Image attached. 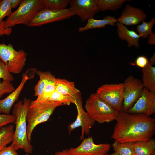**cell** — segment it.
<instances>
[{
    "instance_id": "1",
    "label": "cell",
    "mask_w": 155,
    "mask_h": 155,
    "mask_svg": "<svg viewBox=\"0 0 155 155\" xmlns=\"http://www.w3.org/2000/svg\"><path fill=\"white\" fill-rule=\"evenodd\" d=\"M111 138L120 143L148 141L155 131V120L143 113L120 112Z\"/></svg>"
},
{
    "instance_id": "2",
    "label": "cell",
    "mask_w": 155,
    "mask_h": 155,
    "mask_svg": "<svg viewBox=\"0 0 155 155\" xmlns=\"http://www.w3.org/2000/svg\"><path fill=\"white\" fill-rule=\"evenodd\" d=\"M31 100L24 98L13 105V113L16 117V128L10 146L17 150L23 149L27 154L32 153L33 148L27 136L26 117L28 110Z\"/></svg>"
},
{
    "instance_id": "3",
    "label": "cell",
    "mask_w": 155,
    "mask_h": 155,
    "mask_svg": "<svg viewBox=\"0 0 155 155\" xmlns=\"http://www.w3.org/2000/svg\"><path fill=\"white\" fill-rule=\"evenodd\" d=\"M63 105L57 102L31 100L26 117L27 136L30 143L34 128L39 124L47 121L55 109Z\"/></svg>"
},
{
    "instance_id": "4",
    "label": "cell",
    "mask_w": 155,
    "mask_h": 155,
    "mask_svg": "<svg viewBox=\"0 0 155 155\" xmlns=\"http://www.w3.org/2000/svg\"><path fill=\"white\" fill-rule=\"evenodd\" d=\"M85 108L90 117L100 124L116 121L120 112L103 100L96 93H92L86 100Z\"/></svg>"
},
{
    "instance_id": "5",
    "label": "cell",
    "mask_w": 155,
    "mask_h": 155,
    "mask_svg": "<svg viewBox=\"0 0 155 155\" xmlns=\"http://www.w3.org/2000/svg\"><path fill=\"white\" fill-rule=\"evenodd\" d=\"M42 0H23L17 9L4 22V29L11 28L18 24L28 26L35 14L44 8Z\"/></svg>"
},
{
    "instance_id": "6",
    "label": "cell",
    "mask_w": 155,
    "mask_h": 155,
    "mask_svg": "<svg viewBox=\"0 0 155 155\" xmlns=\"http://www.w3.org/2000/svg\"><path fill=\"white\" fill-rule=\"evenodd\" d=\"M27 56L24 50L17 51L11 44L0 43V59L11 73H21L25 65Z\"/></svg>"
},
{
    "instance_id": "7",
    "label": "cell",
    "mask_w": 155,
    "mask_h": 155,
    "mask_svg": "<svg viewBox=\"0 0 155 155\" xmlns=\"http://www.w3.org/2000/svg\"><path fill=\"white\" fill-rule=\"evenodd\" d=\"M123 83V100L121 111L127 112L139 98L144 87L141 80L131 75L126 78Z\"/></svg>"
},
{
    "instance_id": "8",
    "label": "cell",
    "mask_w": 155,
    "mask_h": 155,
    "mask_svg": "<svg viewBox=\"0 0 155 155\" xmlns=\"http://www.w3.org/2000/svg\"><path fill=\"white\" fill-rule=\"evenodd\" d=\"M123 83L105 84L97 89L96 94L100 98L119 112L123 100Z\"/></svg>"
},
{
    "instance_id": "9",
    "label": "cell",
    "mask_w": 155,
    "mask_h": 155,
    "mask_svg": "<svg viewBox=\"0 0 155 155\" xmlns=\"http://www.w3.org/2000/svg\"><path fill=\"white\" fill-rule=\"evenodd\" d=\"M75 15L70 8L55 10L43 8L38 12L28 26H39L46 24L69 18Z\"/></svg>"
},
{
    "instance_id": "10",
    "label": "cell",
    "mask_w": 155,
    "mask_h": 155,
    "mask_svg": "<svg viewBox=\"0 0 155 155\" xmlns=\"http://www.w3.org/2000/svg\"><path fill=\"white\" fill-rule=\"evenodd\" d=\"M71 9L82 22L90 18H94L100 11L98 0H72L69 3Z\"/></svg>"
},
{
    "instance_id": "11",
    "label": "cell",
    "mask_w": 155,
    "mask_h": 155,
    "mask_svg": "<svg viewBox=\"0 0 155 155\" xmlns=\"http://www.w3.org/2000/svg\"><path fill=\"white\" fill-rule=\"evenodd\" d=\"M110 148L109 144H95L92 137H89L84 139L76 148L69 149L70 155H105Z\"/></svg>"
},
{
    "instance_id": "12",
    "label": "cell",
    "mask_w": 155,
    "mask_h": 155,
    "mask_svg": "<svg viewBox=\"0 0 155 155\" xmlns=\"http://www.w3.org/2000/svg\"><path fill=\"white\" fill-rule=\"evenodd\" d=\"M75 104L77 109V116L75 121L68 125V131L71 133L76 128L81 127L82 133L80 139L82 140L83 139L84 135L89 134L90 129L95 122L90 117L86 112L84 110L82 98L76 100Z\"/></svg>"
},
{
    "instance_id": "13",
    "label": "cell",
    "mask_w": 155,
    "mask_h": 155,
    "mask_svg": "<svg viewBox=\"0 0 155 155\" xmlns=\"http://www.w3.org/2000/svg\"><path fill=\"white\" fill-rule=\"evenodd\" d=\"M127 112L143 113L150 116L155 113V93L144 88L140 97Z\"/></svg>"
},
{
    "instance_id": "14",
    "label": "cell",
    "mask_w": 155,
    "mask_h": 155,
    "mask_svg": "<svg viewBox=\"0 0 155 155\" xmlns=\"http://www.w3.org/2000/svg\"><path fill=\"white\" fill-rule=\"evenodd\" d=\"M147 18L146 15L143 10L128 4L126 5L121 16L117 19V21L124 25L133 26L138 25L146 20Z\"/></svg>"
},
{
    "instance_id": "15",
    "label": "cell",
    "mask_w": 155,
    "mask_h": 155,
    "mask_svg": "<svg viewBox=\"0 0 155 155\" xmlns=\"http://www.w3.org/2000/svg\"><path fill=\"white\" fill-rule=\"evenodd\" d=\"M30 79L27 74H23L21 82L18 87L7 97L0 100V113L9 114L12 106L18 100L26 83Z\"/></svg>"
},
{
    "instance_id": "16",
    "label": "cell",
    "mask_w": 155,
    "mask_h": 155,
    "mask_svg": "<svg viewBox=\"0 0 155 155\" xmlns=\"http://www.w3.org/2000/svg\"><path fill=\"white\" fill-rule=\"evenodd\" d=\"M55 90L58 92L71 97L76 100L82 98L80 91L73 82L64 79L56 78Z\"/></svg>"
},
{
    "instance_id": "17",
    "label": "cell",
    "mask_w": 155,
    "mask_h": 155,
    "mask_svg": "<svg viewBox=\"0 0 155 155\" xmlns=\"http://www.w3.org/2000/svg\"><path fill=\"white\" fill-rule=\"evenodd\" d=\"M117 33L119 38L122 40H126L129 47L134 46L138 48L139 46L140 36L133 30H129L127 27L119 22H117Z\"/></svg>"
},
{
    "instance_id": "18",
    "label": "cell",
    "mask_w": 155,
    "mask_h": 155,
    "mask_svg": "<svg viewBox=\"0 0 155 155\" xmlns=\"http://www.w3.org/2000/svg\"><path fill=\"white\" fill-rule=\"evenodd\" d=\"M117 19L113 16H108L102 19H95L90 18L88 20L86 25L78 28L79 32H83L86 30L95 28H105L106 25L114 26L116 25Z\"/></svg>"
},
{
    "instance_id": "19",
    "label": "cell",
    "mask_w": 155,
    "mask_h": 155,
    "mask_svg": "<svg viewBox=\"0 0 155 155\" xmlns=\"http://www.w3.org/2000/svg\"><path fill=\"white\" fill-rule=\"evenodd\" d=\"M142 82L144 88L155 93V67L149 63L142 69Z\"/></svg>"
},
{
    "instance_id": "20",
    "label": "cell",
    "mask_w": 155,
    "mask_h": 155,
    "mask_svg": "<svg viewBox=\"0 0 155 155\" xmlns=\"http://www.w3.org/2000/svg\"><path fill=\"white\" fill-rule=\"evenodd\" d=\"M36 73L39 76V80L34 87V95L38 97L42 94L48 83L55 80L56 78L49 71H36Z\"/></svg>"
},
{
    "instance_id": "21",
    "label": "cell",
    "mask_w": 155,
    "mask_h": 155,
    "mask_svg": "<svg viewBox=\"0 0 155 155\" xmlns=\"http://www.w3.org/2000/svg\"><path fill=\"white\" fill-rule=\"evenodd\" d=\"M136 155H151L155 152V140L133 143Z\"/></svg>"
},
{
    "instance_id": "22",
    "label": "cell",
    "mask_w": 155,
    "mask_h": 155,
    "mask_svg": "<svg viewBox=\"0 0 155 155\" xmlns=\"http://www.w3.org/2000/svg\"><path fill=\"white\" fill-rule=\"evenodd\" d=\"M14 132V126L10 124L0 129V151L12 142Z\"/></svg>"
},
{
    "instance_id": "23",
    "label": "cell",
    "mask_w": 155,
    "mask_h": 155,
    "mask_svg": "<svg viewBox=\"0 0 155 155\" xmlns=\"http://www.w3.org/2000/svg\"><path fill=\"white\" fill-rule=\"evenodd\" d=\"M112 146L114 152L120 155H136L133 143H120L114 141Z\"/></svg>"
},
{
    "instance_id": "24",
    "label": "cell",
    "mask_w": 155,
    "mask_h": 155,
    "mask_svg": "<svg viewBox=\"0 0 155 155\" xmlns=\"http://www.w3.org/2000/svg\"><path fill=\"white\" fill-rule=\"evenodd\" d=\"M100 11H115L120 9L126 0H98Z\"/></svg>"
},
{
    "instance_id": "25",
    "label": "cell",
    "mask_w": 155,
    "mask_h": 155,
    "mask_svg": "<svg viewBox=\"0 0 155 155\" xmlns=\"http://www.w3.org/2000/svg\"><path fill=\"white\" fill-rule=\"evenodd\" d=\"M155 24V18L153 17L148 22L144 21L141 24L137 25L136 30L138 33L140 37L143 38H147L152 33V30Z\"/></svg>"
},
{
    "instance_id": "26",
    "label": "cell",
    "mask_w": 155,
    "mask_h": 155,
    "mask_svg": "<svg viewBox=\"0 0 155 155\" xmlns=\"http://www.w3.org/2000/svg\"><path fill=\"white\" fill-rule=\"evenodd\" d=\"M70 0H42L44 8L55 10L66 9Z\"/></svg>"
},
{
    "instance_id": "27",
    "label": "cell",
    "mask_w": 155,
    "mask_h": 155,
    "mask_svg": "<svg viewBox=\"0 0 155 155\" xmlns=\"http://www.w3.org/2000/svg\"><path fill=\"white\" fill-rule=\"evenodd\" d=\"M48 101L59 102L63 105H69L71 103L75 104V100L71 97L61 94L55 90L49 97Z\"/></svg>"
},
{
    "instance_id": "28",
    "label": "cell",
    "mask_w": 155,
    "mask_h": 155,
    "mask_svg": "<svg viewBox=\"0 0 155 155\" xmlns=\"http://www.w3.org/2000/svg\"><path fill=\"white\" fill-rule=\"evenodd\" d=\"M12 9L9 0H3L0 1V29L3 28L5 21H3L5 17H9L12 13Z\"/></svg>"
},
{
    "instance_id": "29",
    "label": "cell",
    "mask_w": 155,
    "mask_h": 155,
    "mask_svg": "<svg viewBox=\"0 0 155 155\" xmlns=\"http://www.w3.org/2000/svg\"><path fill=\"white\" fill-rule=\"evenodd\" d=\"M55 80L51 81L48 83L42 94L37 97L36 100L41 102H48V100L49 97L55 90Z\"/></svg>"
},
{
    "instance_id": "30",
    "label": "cell",
    "mask_w": 155,
    "mask_h": 155,
    "mask_svg": "<svg viewBox=\"0 0 155 155\" xmlns=\"http://www.w3.org/2000/svg\"><path fill=\"white\" fill-rule=\"evenodd\" d=\"M11 82L14 80L13 75L8 71L5 64L0 59V79Z\"/></svg>"
},
{
    "instance_id": "31",
    "label": "cell",
    "mask_w": 155,
    "mask_h": 155,
    "mask_svg": "<svg viewBox=\"0 0 155 155\" xmlns=\"http://www.w3.org/2000/svg\"><path fill=\"white\" fill-rule=\"evenodd\" d=\"M15 89L11 82L9 81H0V98L3 94H10Z\"/></svg>"
},
{
    "instance_id": "32",
    "label": "cell",
    "mask_w": 155,
    "mask_h": 155,
    "mask_svg": "<svg viewBox=\"0 0 155 155\" xmlns=\"http://www.w3.org/2000/svg\"><path fill=\"white\" fill-rule=\"evenodd\" d=\"M16 117L13 114H0V129L8 124L15 123Z\"/></svg>"
},
{
    "instance_id": "33",
    "label": "cell",
    "mask_w": 155,
    "mask_h": 155,
    "mask_svg": "<svg viewBox=\"0 0 155 155\" xmlns=\"http://www.w3.org/2000/svg\"><path fill=\"white\" fill-rule=\"evenodd\" d=\"M149 63L148 58L143 55L138 56L135 59L134 63H131L133 65H136L142 69L144 68Z\"/></svg>"
},
{
    "instance_id": "34",
    "label": "cell",
    "mask_w": 155,
    "mask_h": 155,
    "mask_svg": "<svg viewBox=\"0 0 155 155\" xmlns=\"http://www.w3.org/2000/svg\"><path fill=\"white\" fill-rule=\"evenodd\" d=\"M17 151L10 145L0 151V155H18ZM25 155L28 154H26Z\"/></svg>"
},
{
    "instance_id": "35",
    "label": "cell",
    "mask_w": 155,
    "mask_h": 155,
    "mask_svg": "<svg viewBox=\"0 0 155 155\" xmlns=\"http://www.w3.org/2000/svg\"><path fill=\"white\" fill-rule=\"evenodd\" d=\"M11 8H15L18 6L20 5L22 0H9Z\"/></svg>"
},
{
    "instance_id": "36",
    "label": "cell",
    "mask_w": 155,
    "mask_h": 155,
    "mask_svg": "<svg viewBox=\"0 0 155 155\" xmlns=\"http://www.w3.org/2000/svg\"><path fill=\"white\" fill-rule=\"evenodd\" d=\"M148 44L153 45L155 44V34L152 33L150 35L148 40Z\"/></svg>"
},
{
    "instance_id": "37",
    "label": "cell",
    "mask_w": 155,
    "mask_h": 155,
    "mask_svg": "<svg viewBox=\"0 0 155 155\" xmlns=\"http://www.w3.org/2000/svg\"><path fill=\"white\" fill-rule=\"evenodd\" d=\"M54 155H70V149H66L62 151H57Z\"/></svg>"
},
{
    "instance_id": "38",
    "label": "cell",
    "mask_w": 155,
    "mask_h": 155,
    "mask_svg": "<svg viewBox=\"0 0 155 155\" xmlns=\"http://www.w3.org/2000/svg\"><path fill=\"white\" fill-rule=\"evenodd\" d=\"M1 1L0 0V1ZM11 31L12 29L11 28L7 29H0V36H2L3 34L9 35L11 34Z\"/></svg>"
},
{
    "instance_id": "39",
    "label": "cell",
    "mask_w": 155,
    "mask_h": 155,
    "mask_svg": "<svg viewBox=\"0 0 155 155\" xmlns=\"http://www.w3.org/2000/svg\"><path fill=\"white\" fill-rule=\"evenodd\" d=\"M149 64L152 66H153L155 64V54L154 53L152 57L149 61Z\"/></svg>"
},
{
    "instance_id": "40",
    "label": "cell",
    "mask_w": 155,
    "mask_h": 155,
    "mask_svg": "<svg viewBox=\"0 0 155 155\" xmlns=\"http://www.w3.org/2000/svg\"><path fill=\"white\" fill-rule=\"evenodd\" d=\"M106 155H120L118 154V153L114 152L113 153H112L111 154H106Z\"/></svg>"
},
{
    "instance_id": "41",
    "label": "cell",
    "mask_w": 155,
    "mask_h": 155,
    "mask_svg": "<svg viewBox=\"0 0 155 155\" xmlns=\"http://www.w3.org/2000/svg\"><path fill=\"white\" fill-rule=\"evenodd\" d=\"M151 155H155V152L153 153Z\"/></svg>"
},
{
    "instance_id": "42",
    "label": "cell",
    "mask_w": 155,
    "mask_h": 155,
    "mask_svg": "<svg viewBox=\"0 0 155 155\" xmlns=\"http://www.w3.org/2000/svg\"></svg>"
}]
</instances>
